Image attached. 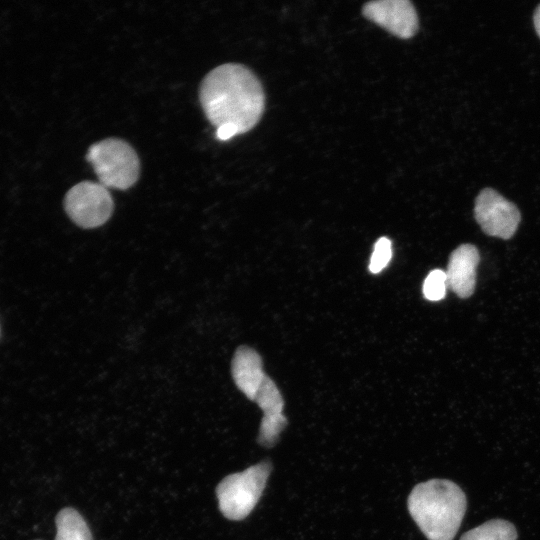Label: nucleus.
<instances>
[{"instance_id":"1a4fd4ad","label":"nucleus","mask_w":540,"mask_h":540,"mask_svg":"<svg viewBox=\"0 0 540 540\" xmlns=\"http://www.w3.org/2000/svg\"><path fill=\"white\" fill-rule=\"evenodd\" d=\"M479 261V251L472 244H462L451 253L445 272L447 286L460 298L474 293Z\"/></svg>"},{"instance_id":"f03ea898","label":"nucleus","mask_w":540,"mask_h":540,"mask_svg":"<svg viewBox=\"0 0 540 540\" xmlns=\"http://www.w3.org/2000/svg\"><path fill=\"white\" fill-rule=\"evenodd\" d=\"M407 506L428 540H453L465 515L467 500L454 482L431 479L412 489Z\"/></svg>"},{"instance_id":"423d86ee","label":"nucleus","mask_w":540,"mask_h":540,"mask_svg":"<svg viewBox=\"0 0 540 540\" xmlns=\"http://www.w3.org/2000/svg\"><path fill=\"white\" fill-rule=\"evenodd\" d=\"M475 219L489 236L510 239L521 220L517 206L491 188L483 189L475 200Z\"/></svg>"},{"instance_id":"f257e3e1","label":"nucleus","mask_w":540,"mask_h":540,"mask_svg":"<svg viewBox=\"0 0 540 540\" xmlns=\"http://www.w3.org/2000/svg\"><path fill=\"white\" fill-rule=\"evenodd\" d=\"M199 99L211 124L231 126L238 134L251 130L265 108V94L259 79L247 67L225 63L202 80Z\"/></svg>"},{"instance_id":"9d476101","label":"nucleus","mask_w":540,"mask_h":540,"mask_svg":"<svg viewBox=\"0 0 540 540\" xmlns=\"http://www.w3.org/2000/svg\"><path fill=\"white\" fill-rule=\"evenodd\" d=\"M231 373L237 388L248 399L254 401L266 376L260 355L248 346L238 347L232 359Z\"/></svg>"},{"instance_id":"f8f14e48","label":"nucleus","mask_w":540,"mask_h":540,"mask_svg":"<svg viewBox=\"0 0 540 540\" xmlns=\"http://www.w3.org/2000/svg\"><path fill=\"white\" fill-rule=\"evenodd\" d=\"M515 526L503 519L489 520L464 533L460 540H516Z\"/></svg>"},{"instance_id":"39448f33","label":"nucleus","mask_w":540,"mask_h":540,"mask_svg":"<svg viewBox=\"0 0 540 540\" xmlns=\"http://www.w3.org/2000/svg\"><path fill=\"white\" fill-rule=\"evenodd\" d=\"M64 208L70 219L82 228L103 225L111 217L114 203L111 194L100 183L83 181L65 195Z\"/></svg>"},{"instance_id":"0eeeda50","label":"nucleus","mask_w":540,"mask_h":540,"mask_svg":"<svg viewBox=\"0 0 540 540\" xmlns=\"http://www.w3.org/2000/svg\"><path fill=\"white\" fill-rule=\"evenodd\" d=\"M362 12L367 19L402 39L411 38L418 30V15L408 0L371 1L363 6Z\"/></svg>"},{"instance_id":"2eb2a0df","label":"nucleus","mask_w":540,"mask_h":540,"mask_svg":"<svg viewBox=\"0 0 540 540\" xmlns=\"http://www.w3.org/2000/svg\"><path fill=\"white\" fill-rule=\"evenodd\" d=\"M237 131L231 126H221L216 130V136L220 140H228L231 137L237 135Z\"/></svg>"},{"instance_id":"4468645a","label":"nucleus","mask_w":540,"mask_h":540,"mask_svg":"<svg viewBox=\"0 0 540 540\" xmlns=\"http://www.w3.org/2000/svg\"><path fill=\"white\" fill-rule=\"evenodd\" d=\"M392 257L391 241L387 237L379 238L370 258L369 270L372 273L381 272L389 263Z\"/></svg>"},{"instance_id":"20e7f679","label":"nucleus","mask_w":540,"mask_h":540,"mask_svg":"<svg viewBox=\"0 0 540 540\" xmlns=\"http://www.w3.org/2000/svg\"><path fill=\"white\" fill-rule=\"evenodd\" d=\"M271 470V463L263 461L226 476L216 488L221 513L230 520L246 518L259 501Z\"/></svg>"},{"instance_id":"9b49d317","label":"nucleus","mask_w":540,"mask_h":540,"mask_svg":"<svg viewBox=\"0 0 540 540\" xmlns=\"http://www.w3.org/2000/svg\"><path fill=\"white\" fill-rule=\"evenodd\" d=\"M55 524L57 529L55 540H93L86 521L71 507L58 512Z\"/></svg>"},{"instance_id":"dca6fc26","label":"nucleus","mask_w":540,"mask_h":540,"mask_svg":"<svg viewBox=\"0 0 540 540\" xmlns=\"http://www.w3.org/2000/svg\"><path fill=\"white\" fill-rule=\"evenodd\" d=\"M533 21L536 32L540 37V5L536 8L534 12Z\"/></svg>"},{"instance_id":"7ed1b4c3","label":"nucleus","mask_w":540,"mask_h":540,"mask_svg":"<svg viewBox=\"0 0 540 540\" xmlns=\"http://www.w3.org/2000/svg\"><path fill=\"white\" fill-rule=\"evenodd\" d=\"M100 184L125 190L139 177L140 162L135 150L124 140L107 138L92 144L86 154Z\"/></svg>"},{"instance_id":"ddd939ff","label":"nucleus","mask_w":540,"mask_h":540,"mask_svg":"<svg viewBox=\"0 0 540 540\" xmlns=\"http://www.w3.org/2000/svg\"><path fill=\"white\" fill-rule=\"evenodd\" d=\"M446 273L443 270H432L423 283L424 297L430 301H438L444 298L447 288Z\"/></svg>"},{"instance_id":"6e6552de","label":"nucleus","mask_w":540,"mask_h":540,"mask_svg":"<svg viewBox=\"0 0 540 540\" xmlns=\"http://www.w3.org/2000/svg\"><path fill=\"white\" fill-rule=\"evenodd\" d=\"M254 401L264 413L257 441L264 447H272L277 443L281 432L287 426V419L283 414V397L276 384L267 375L263 379Z\"/></svg>"}]
</instances>
